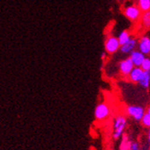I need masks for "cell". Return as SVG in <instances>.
I'll list each match as a JSON object with an SVG mask.
<instances>
[{
    "instance_id": "e0dca14e",
    "label": "cell",
    "mask_w": 150,
    "mask_h": 150,
    "mask_svg": "<svg viewBox=\"0 0 150 150\" xmlns=\"http://www.w3.org/2000/svg\"><path fill=\"white\" fill-rule=\"evenodd\" d=\"M140 68L143 70L144 71H150V58L146 57V59H144L143 63L141 64Z\"/></svg>"
},
{
    "instance_id": "ba28073f",
    "label": "cell",
    "mask_w": 150,
    "mask_h": 150,
    "mask_svg": "<svg viewBox=\"0 0 150 150\" xmlns=\"http://www.w3.org/2000/svg\"><path fill=\"white\" fill-rule=\"evenodd\" d=\"M129 58L134 67H140L141 64L143 63L144 59H146V56L142 53V52H140L138 50H136L132 51L129 54Z\"/></svg>"
},
{
    "instance_id": "7c38bea8",
    "label": "cell",
    "mask_w": 150,
    "mask_h": 150,
    "mask_svg": "<svg viewBox=\"0 0 150 150\" xmlns=\"http://www.w3.org/2000/svg\"><path fill=\"white\" fill-rule=\"evenodd\" d=\"M122 150H142L140 144L137 141L131 140L125 144V146H121Z\"/></svg>"
},
{
    "instance_id": "5bb4252c",
    "label": "cell",
    "mask_w": 150,
    "mask_h": 150,
    "mask_svg": "<svg viewBox=\"0 0 150 150\" xmlns=\"http://www.w3.org/2000/svg\"><path fill=\"white\" fill-rule=\"evenodd\" d=\"M141 24L144 28H150V10L144 12L141 15Z\"/></svg>"
},
{
    "instance_id": "5b68a950",
    "label": "cell",
    "mask_w": 150,
    "mask_h": 150,
    "mask_svg": "<svg viewBox=\"0 0 150 150\" xmlns=\"http://www.w3.org/2000/svg\"><path fill=\"white\" fill-rule=\"evenodd\" d=\"M124 15L125 16L126 18H128L129 20L136 22L141 18V10L138 8L137 6L131 5L126 6L124 9Z\"/></svg>"
},
{
    "instance_id": "d6986e66",
    "label": "cell",
    "mask_w": 150,
    "mask_h": 150,
    "mask_svg": "<svg viewBox=\"0 0 150 150\" xmlns=\"http://www.w3.org/2000/svg\"><path fill=\"white\" fill-rule=\"evenodd\" d=\"M146 114H147V115L150 116V105H149V106H148V107L146 109Z\"/></svg>"
},
{
    "instance_id": "30bf717a",
    "label": "cell",
    "mask_w": 150,
    "mask_h": 150,
    "mask_svg": "<svg viewBox=\"0 0 150 150\" xmlns=\"http://www.w3.org/2000/svg\"><path fill=\"white\" fill-rule=\"evenodd\" d=\"M143 74H144V71L140 67H134V69L131 71V72L128 75V79L130 81L134 82V83H138L142 76H143Z\"/></svg>"
},
{
    "instance_id": "ffe728a7",
    "label": "cell",
    "mask_w": 150,
    "mask_h": 150,
    "mask_svg": "<svg viewBox=\"0 0 150 150\" xmlns=\"http://www.w3.org/2000/svg\"><path fill=\"white\" fill-rule=\"evenodd\" d=\"M112 150H116V149H112Z\"/></svg>"
},
{
    "instance_id": "8fae6325",
    "label": "cell",
    "mask_w": 150,
    "mask_h": 150,
    "mask_svg": "<svg viewBox=\"0 0 150 150\" xmlns=\"http://www.w3.org/2000/svg\"><path fill=\"white\" fill-rule=\"evenodd\" d=\"M138 84L144 89H148L150 87V71H144L143 76L139 81Z\"/></svg>"
},
{
    "instance_id": "8992f818",
    "label": "cell",
    "mask_w": 150,
    "mask_h": 150,
    "mask_svg": "<svg viewBox=\"0 0 150 150\" xmlns=\"http://www.w3.org/2000/svg\"><path fill=\"white\" fill-rule=\"evenodd\" d=\"M134 64L133 62H131L130 58H126L123 61H121L118 64V70H119V72L120 74L122 75L124 77H128L129 73L131 72V71L134 69Z\"/></svg>"
},
{
    "instance_id": "52a82bcc",
    "label": "cell",
    "mask_w": 150,
    "mask_h": 150,
    "mask_svg": "<svg viewBox=\"0 0 150 150\" xmlns=\"http://www.w3.org/2000/svg\"><path fill=\"white\" fill-rule=\"evenodd\" d=\"M137 49L145 56L150 55V38L147 36H143L137 41Z\"/></svg>"
},
{
    "instance_id": "3957f363",
    "label": "cell",
    "mask_w": 150,
    "mask_h": 150,
    "mask_svg": "<svg viewBox=\"0 0 150 150\" xmlns=\"http://www.w3.org/2000/svg\"><path fill=\"white\" fill-rule=\"evenodd\" d=\"M111 115L110 106L106 103H100L94 109V117L97 121H104Z\"/></svg>"
},
{
    "instance_id": "ac0fdd59",
    "label": "cell",
    "mask_w": 150,
    "mask_h": 150,
    "mask_svg": "<svg viewBox=\"0 0 150 150\" xmlns=\"http://www.w3.org/2000/svg\"><path fill=\"white\" fill-rule=\"evenodd\" d=\"M146 139H147V144L149 146V148H150V127L147 130V133H146Z\"/></svg>"
},
{
    "instance_id": "7a4b0ae2",
    "label": "cell",
    "mask_w": 150,
    "mask_h": 150,
    "mask_svg": "<svg viewBox=\"0 0 150 150\" xmlns=\"http://www.w3.org/2000/svg\"><path fill=\"white\" fill-rule=\"evenodd\" d=\"M125 112L136 122L140 123L142 117L146 114V108L142 105H137V104H130V105L126 106Z\"/></svg>"
},
{
    "instance_id": "2e32d148",
    "label": "cell",
    "mask_w": 150,
    "mask_h": 150,
    "mask_svg": "<svg viewBox=\"0 0 150 150\" xmlns=\"http://www.w3.org/2000/svg\"><path fill=\"white\" fill-rule=\"evenodd\" d=\"M140 123L144 127H146V128H149L150 127V116L146 114V112L144 115V116L142 117Z\"/></svg>"
},
{
    "instance_id": "6da1fadb",
    "label": "cell",
    "mask_w": 150,
    "mask_h": 150,
    "mask_svg": "<svg viewBox=\"0 0 150 150\" xmlns=\"http://www.w3.org/2000/svg\"><path fill=\"white\" fill-rule=\"evenodd\" d=\"M127 126V119L123 115H118L115 117L112 121V138L115 140L120 139L126 129Z\"/></svg>"
},
{
    "instance_id": "277c9868",
    "label": "cell",
    "mask_w": 150,
    "mask_h": 150,
    "mask_svg": "<svg viewBox=\"0 0 150 150\" xmlns=\"http://www.w3.org/2000/svg\"><path fill=\"white\" fill-rule=\"evenodd\" d=\"M120 45L117 37L115 36H108L104 41V50L107 54H115L120 50Z\"/></svg>"
},
{
    "instance_id": "9c48e42d",
    "label": "cell",
    "mask_w": 150,
    "mask_h": 150,
    "mask_svg": "<svg viewBox=\"0 0 150 150\" xmlns=\"http://www.w3.org/2000/svg\"><path fill=\"white\" fill-rule=\"evenodd\" d=\"M137 47V40L136 39H132L131 38L129 41H127L125 44L122 45L120 47V51L123 54H130L132 51L136 50Z\"/></svg>"
},
{
    "instance_id": "9a60e30c",
    "label": "cell",
    "mask_w": 150,
    "mask_h": 150,
    "mask_svg": "<svg viewBox=\"0 0 150 150\" xmlns=\"http://www.w3.org/2000/svg\"><path fill=\"white\" fill-rule=\"evenodd\" d=\"M137 6L141 12H146L150 10V0H138Z\"/></svg>"
},
{
    "instance_id": "4fadbf2b",
    "label": "cell",
    "mask_w": 150,
    "mask_h": 150,
    "mask_svg": "<svg viewBox=\"0 0 150 150\" xmlns=\"http://www.w3.org/2000/svg\"><path fill=\"white\" fill-rule=\"evenodd\" d=\"M117 39H118V41H119L120 45L122 46V45L125 44L127 41H129V40L131 39V35H130V33L128 31L124 30V31L119 33Z\"/></svg>"
}]
</instances>
